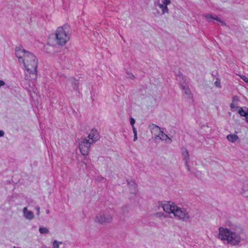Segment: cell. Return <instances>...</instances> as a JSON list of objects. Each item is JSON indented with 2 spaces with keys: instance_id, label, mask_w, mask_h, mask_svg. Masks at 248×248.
I'll return each instance as SVG.
<instances>
[{
  "instance_id": "cell-2",
  "label": "cell",
  "mask_w": 248,
  "mask_h": 248,
  "mask_svg": "<svg viewBox=\"0 0 248 248\" xmlns=\"http://www.w3.org/2000/svg\"><path fill=\"white\" fill-rule=\"evenodd\" d=\"M159 205L167 213L172 214L175 217L182 220L189 218V214L185 209L179 207L171 201H160Z\"/></svg>"
},
{
  "instance_id": "cell-16",
  "label": "cell",
  "mask_w": 248,
  "mask_h": 248,
  "mask_svg": "<svg viewBox=\"0 0 248 248\" xmlns=\"http://www.w3.org/2000/svg\"><path fill=\"white\" fill-rule=\"evenodd\" d=\"M238 98L237 97H234L233 99V101H232V104H231V107L232 109L236 108V103L238 101Z\"/></svg>"
},
{
  "instance_id": "cell-17",
  "label": "cell",
  "mask_w": 248,
  "mask_h": 248,
  "mask_svg": "<svg viewBox=\"0 0 248 248\" xmlns=\"http://www.w3.org/2000/svg\"><path fill=\"white\" fill-rule=\"evenodd\" d=\"M39 232L40 233L44 234L48 233V230L47 229L45 228H40L39 229Z\"/></svg>"
},
{
  "instance_id": "cell-9",
  "label": "cell",
  "mask_w": 248,
  "mask_h": 248,
  "mask_svg": "<svg viewBox=\"0 0 248 248\" xmlns=\"http://www.w3.org/2000/svg\"><path fill=\"white\" fill-rule=\"evenodd\" d=\"M135 120L134 118H132V117L129 118V123L132 126L133 132V134H134V139H133V141L134 142H135L138 140L137 131L136 129L135 126H134V125L135 124Z\"/></svg>"
},
{
  "instance_id": "cell-12",
  "label": "cell",
  "mask_w": 248,
  "mask_h": 248,
  "mask_svg": "<svg viewBox=\"0 0 248 248\" xmlns=\"http://www.w3.org/2000/svg\"><path fill=\"white\" fill-rule=\"evenodd\" d=\"M170 3H171V1H165L163 2V4L160 5V8L163 10V13L168 11L167 6Z\"/></svg>"
},
{
  "instance_id": "cell-22",
  "label": "cell",
  "mask_w": 248,
  "mask_h": 248,
  "mask_svg": "<svg viewBox=\"0 0 248 248\" xmlns=\"http://www.w3.org/2000/svg\"><path fill=\"white\" fill-rule=\"evenodd\" d=\"M5 85V82H4V81H1V85L2 87V86H4Z\"/></svg>"
},
{
  "instance_id": "cell-23",
  "label": "cell",
  "mask_w": 248,
  "mask_h": 248,
  "mask_svg": "<svg viewBox=\"0 0 248 248\" xmlns=\"http://www.w3.org/2000/svg\"><path fill=\"white\" fill-rule=\"evenodd\" d=\"M4 135V132L3 130H1V136L3 137Z\"/></svg>"
},
{
  "instance_id": "cell-11",
  "label": "cell",
  "mask_w": 248,
  "mask_h": 248,
  "mask_svg": "<svg viewBox=\"0 0 248 248\" xmlns=\"http://www.w3.org/2000/svg\"><path fill=\"white\" fill-rule=\"evenodd\" d=\"M23 213L24 216L26 219H27L28 220H31L34 218V215L33 213L31 211H29L26 207L24 209Z\"/></svg>"
},
{
  "instance_id": "cell-6",
  "label": "cell",
  "mask_w": 248,
  "mask_h": 248,
  "mask_svg": "<svg viewBox=\"0 0 248 248\" xmlns=\"http://www.w3.org/2000/svg\"><path fill=\"white\" fill-rule=\"evenodd\" d=\"M94 143L95 141L89 135H88L85 139H83L79 144V148L81 153L84 156L88 155L91 144Z\"/></svg>"
},
{
  "instance_id": "cell-3",
  "label": "cell",
  "mask_w": 248,
  "mask_h": 248,
  "mask_svg": "<svg viewBox=\"0 0 248 248\" xmlns=\"http://www.w3.org/2000/svg\"><path fill=\"white\" fill-rule=\"evenodd\" d=\"M55 39L59 46L63 47L69 42L71 36V30L70 25L65 23L60 26L55 33Z\"/></svg>"
},
{
  "instance_id": "cell-4",
  "label": "cell",
  "mask_w": 248,
  "mask_h": 248,
  "mask_svg": "<svg viewBox=\"0 0 248 248\" xmlns=\"http://www.w3.org/2000/svg\"><path fill=\"white\" fill-rule=\"evenodd\" d=\"M218 237L220 240L232 246L237 245L240 242V237L237 234L225 227L219 228Z\"/></svg>"
},
{
  "instance_id": "cell-7",
  "label": "cell",
  "mask_w": 248,
  "mask_h": 248,
  "mask_svg": "<svg viewBox=\"0 0 248 248\" xmlns=\"http://www.w3.org/2000/svg\"><path fill=\"white\" fill-rule=\"evenodd\" d=\"M95 220L96 221V222L99 224L104 225V224L110 223L113 220V218L110 215H108L107 214H100L98 215L95 218Z\"/></svg>"
},
{
  "instance_id": "cell-20",
  "label": "cell",
  "mask_w": 248,
  "mask_h": 248,
  "mask_svg": "<svg viewBox=\"0 0 248 248\" xmlns=\"http://www.w3.org/2000/svg\"><path fill=\"white\" fill-rule=\"evenodd\" d=\"M59 243L57 241H55L54 242V248H58L59 246Z\"/></svg>"
},
{
  "instance_id": "cell-1",
  "label": "cell",
  "mask_w": 248,
  "mask_h": 248,
  "mask_svg": "<svg viewBox=\"0 0 248 248\" xmlns=\"http://www.w3.org/2000/svg\"><path fill=\"white\" fill-rule=\"evenodd\" d=\"M15 52L19 63L25 72L31 76L36 77L39 65V60L36 56L20 45L16 46Z\"/></svg>"
},
{
  "instance_id": "cell-14",
  "label": "cell",
  "mask_w": 248,
  "mask_h": 248,
  "mask_svg": "<svg viewBox=\"0 0 248 248\" xmlns=\"http://www.w3.org/2000/svg\"><path fill=\"white\" fill-rule=\"evenodd\" d=\"M128 186H129V188L132 190H134V191H135L137 189V185L136 183L135 182V181L132 180V179H129L128 180Z\"/></svg>"
},
{
  "instance_id": "cell-13",
  "label": "cell",
  "mask_w": 248,
  "mask_h": 248,
  "mask_svg": "<svg viewBox=\"0 0 248 248\" xmlns=\"http://www.w3.org/2000/svg\"><path fill=\"white\" fill-rule=\"evenodd\" d=\"M227 139L230 142L234 143L238 140V137L236 134H229L227 136Z\"/></svg>"
},
{
  "instance_id": "cell-18",
  "label": "cell",
  "mask_w": 248,
  "mask_h": 248,
  "mask_svg": "<svg viewBox=\"0 0 248 248\" xmlns=\"http://www.w3.org/2000/svg\"><path fill=\"white\" fill-rule=\"evenodd\" d=\"M243 108H244V109L245 110L246 113V116H245V120L247 123H248V109L247 107H244Z\"/></svg>"
},
{
  "instance_id": "cell-5",
  "label": "cell",
  "mask_w": 248,
  "mask_h": 248,
  "mask_svg": "<svg viewBox=\"0 0 248 248\" xmlns=\"http://www.w3.org/2000/svg\"><path fill=\"white\" fill-rule=\"evenodd\" d=\"M148 128L153 136L159 138L161 141L165 142L171 143L172 141V139H171L166 134H165L163 130H162L161 128L159 127V126L157 125L154 123H150L148 126Z\"/></svg>"
},
{
  "instance_id": "cell-8",
  "label": "cell",
  "mask_w": 248,
  "mask_h": 248,
  "mask_svg": "<svg viewBox=\"0 0 248 248\" xmlns=\"http://www.w3.org/2000/svg\"><path fill=\"white\" fill-rule=\"evenodd\" d=\"M180 85H181V87L182 88L183 90L185 93V94L189 97V98H191L192 97V94H191V92L189 89V86H188L187 83L186 82V79L183 76L180 74Z\"/></svg>"
},
{
  "instance_id": "cell-15",
  "label": "cell",
  "mask_w": 248,
  "mask_h": 248,
  "mask_svg": "<svg viewBox=\"0 0 248 248\" xmlns=\"http://www.w3.org/2000/svg\"><path fill=\"white\" fill-rule=\"evenodd\" d=\"M206 17L207 20H217V21H218L219 23H221L225 24V23L224 21H222V20H221V19H219V18H218L217 17L215 16H213V15H206Z\"/></svg>"
},
{
  "instance_id": "cell-21",
  "label": "cell",
  "mask_w": 248,
  "mask_h": 248,
  "mask_svg": "<svg viewBox=\"0 0 248 248\" xmlns=\"http://www.w3.org/2000/svg\"><path fill=\"white\" fill-rule=\"evenodd\" d=\"M215 85L216 86H217V87H219V88H221V83H220V82L219 81H216L215 82Z\"/></svg>"
},
{
  "instance_id": "cell-10",
  "label": "cell",
  "mask_w": 248,
  "mask_h": 248,
  "mask_svg": "<svg viewBox=\"0 0 248 248\" xmlns=\"http://www.w3.org/2000/svg\"><path fill=\"white\" fill-rule=\"evenodd\" d=\"M182 153L184 160L185 161V164L186 166H187L188 168V162L190 160V155H189V152L186 148L183 147L182 148Z\"/></svg>"
},
{
  "instance_id": "cell-19",
  "label": "cell",
  "mask_w": 248,
  "mask_h": 248,
  "mask_svg": "<svg viewBox=\"0 0 248 248\" xmlns=\"http://www.w3.org/2000/svg\"><path fill=\"white\" fill-rule=\"evenodd\" d=\"M238 76H240V78L242 80L244 81L246 83H248V78L245 77V76H242V75H238Z\"/></svg>"
}]
</instances>
